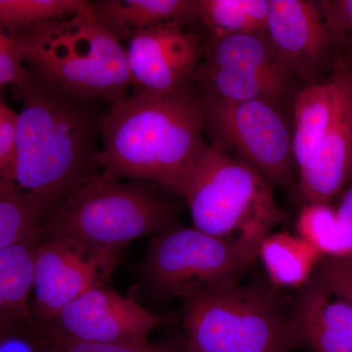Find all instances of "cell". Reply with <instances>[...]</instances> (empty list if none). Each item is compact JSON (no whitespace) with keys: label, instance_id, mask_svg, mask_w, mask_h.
<instances>
[{"label":"cell","instance_id":"obj_4","mask_svg":"<svg viewBox=\"0 0 352 352\" xmlns=\"http://www.w3.org/2000/svg\"><path fill=\"white\" fill-rule=\"evenodd\" d=\"M183 300V340L188 352H293L305 346L274 287L219 285Z\"/></svg>","mask_w":352,"mask_h":352},{"label":"cell","instance_id":"obj_21","mask_svg":"<svg viewBox=\"0 0 352 352\" xmlns=\"http://www.w3.org/2000/svg\"><path fill=\"white\" fill-rule=\"evenodd\" d=\"M270 0H197L196 21L210 36L265 32Z\"/></svg>","mask_w":352,"mask_h":352},{"label":"cell","instance_id":"obj_15","mask_svg":"<svg viewBox=\"0 0 352 352\" xmlns=\"http://www.w3.org/2000/svg\"><path fill=\"white\" fill-rule=\"evenodd\" d=\"M197 0H97L91 9L99 22L120 43L166 22L196 20Z\"/></svg>","mask_w":352,"mask_h":352},{"label":"cell","instance_id":"obj_20","mask_svg":"<svg viewBox=\"0 0 352 352\" xmlns=\"http://www.w3.org/2000/svg\"><path fill=\"white\" fill-rule=\"evenodd\" d=\"M38 242L0 250V318H29Z\"/></svg>","mask_w":352,"mask_h":352},{"label":"cell","instance_id":"obj_18","mask_svg":"<svg viewBox=\"0 0 352 352\" xmlns=\"http://www.w3.org/2000/svg\"><path fill=\"white\" fill-rule=\"evenodd\" d=\"M293 106V153L298 173L318 149L332 119V76L321 82H307L296 94Z\"/></svg>","mask_w":352,"mask_h":352},{"label":"cell","instance_id":"obj_3","mask_svg":"<svg viewBox=\"0 0 352 352\" xmlns=\"http://www.w3.org/2000/svg\"><path fill=\"white\" fill-rule=\"evenodd\" d=\"M8 34L32 75L60 94L109 107L131 95L126 47L99 22L91 7Z\"/></svg>","mask_w":352,"mask_h":352},{"label":"cell","instance_id":"obj_23","mask_svg":"<svg viewBox=\"0 0 352 352\" xmlns=\"http://www.w3.org/2000/svg\"><path fill=\"white\" fill-rule=\"evenodd\" d=\"M44 219L41 210L24 197L0 196V250L38 242Z\"/></svg>","mask_w":352,"mask_h":352},{"label":"cell","instance_id":"obj_22","mask_svg":"<svg viewBox=\"0 0 352 352\" xmlns=\"http://www.w3.org/2000/svg\"><path fill=\"white\" fill-rule=\"evenodd\" d=\"M90 7L87 0H0V27L7 32L21 31L85 12Z\"/></svg>","mask_w":352,"mask_h":352},{"label":"cell","instance_id":"obj_17","mask_svg":"<svg viewBox=\"0 0 352 352\" xmlns=\"http://www.w3.org/2000/svg\"><path fill=\"white\" fill-rule=\"evenodd\" d=\"M323 254L296 234L270 232L261 244L258 258L272 287L302 289L314 277Z\"/></svg>","mask_w":352,"mask_h":352},{"label":"cell","instance_id":"obj_16","mask_svg":"<svg viewBox=\"0 0 352 352\" xmlns=\"http://www.w3.org/2000/svg\"><path fill=\"white\" fill-rule=\"evenodd\" d=\"M201 96L228 102L271 100L282 104L291 91L289 78L200 64L190 78Z\"/></svg>","mask_w":352,"mask_h":352},{"label":"cell","instance_id":"obj_11","mask_svg":"<svg viewBox=\"0 0 352 352\" xmlns=\"http://www.w3.org/2000/svg\"><path fill=\"white\" fill-rule=\"evenodd\" d=\"M185 25L163 23L138 32L127 43L133 90L170 94L188 82L205 54V41Z\"/></svg>","mask_w":352,"mask_h":352},{"label":"cell","instance_id":"obj_2","mask_svg":"<svg viewBox=\"0 0 352 352\" xmlns=\"http://www.w3.org/2000/svg\"><path fill=\"white\" fill-rule=\"evenodd\" d=\"M102 173L175 190L210 143L198 90L191 80L170 94L133 90L104 110Z\"/></svg>","mask_w":352,"mask_h":352},{"label":"cell","instance_id":"obj_8","mask_svg":"<svg viewBox=\"0 0 352 352\" xmlns=\"http://www.w3.org/2000/svg\"><path fill=\"white\" fill-rule=\"evenodd\" d=\"M200 96L206 133L212 145L235 153L272 185L296 192L293 135L282 104L271 100L228 102Z\"/></svg>","mask_w":352,"mask_h":352},{"label":"cell","instance_id":"obj_7","mask_svg":"<svg viewBox=\"0 0 352 352\" xmlns=\"http://www.w3.org/2000/svg\"><path fill=\"white\" fill-rule=\"evenodd\" d=\"M258 251V245L175 224L153 237L140 277L155 295L182 298L195 289L238 283Z\"/></svg>","mask_w":352,"mask_h":352},{"label":"cell","instance_id":"obj_5","mask_svg":"<svg viewBox=\"0 0 352 352\" xmlns=\"http://www.w3.org/2000/svg\"><path fill=\"white\" fill-rule=\"evenodd\" d=\"M176 207L143 180L103 173L80 183L47 217L41 237L66 238L92 251L122 254L132 241L175 226Z\"/></svg>","mask_w":352,"mask_h":352},{"label":"cell","instance_id":"obj_25","mask_svg":"<svg viewBox=\"0 0 352 352\" xmlns=\"http://www.w3.org/2000/svg\"><path fill=\"white\" fill-rule=\"evenodd\" d=\"M44 352H188L183 338L133 344H85L64 337L50 325H41Z\"/></svg>","mask_w":352,"mask_h":352},{"label":"cell","instance_id":"obj_9","mask_svg":"<svg viewBox=\"0 0 352 352\" xmlns=\"http://www.w3.org/2000/svg\"><path fill=\"white\" fill-rule=\"evenodd\" d=\"M120 256L92 251L66 238L41 237L34 258L32 320L47 325L88 289L107 283Z\"/></svg>","mask_w":352,"mask_h":352},{"label":"cell","instance_id":"obj_10","mask_svg":"<svg viewBox=\"0 0 352 352\" xmlns=\"http://www.w3.org/2000/svg\"><path fill=\"white\" fill-rule=\"evenodd\" d=\"M170 319L103 285L69 303L47 325L85 344H133L149 340L150 333Z\"/></svg>","mask_w":352,"mask_h":352},{"label":"cell","instance_id":"obj_12","mask_svg":"<svg viewBox=\"0 0 352 352\" xmlns=\"http://www.w3.org/2000/svg\"><path fill=\"white\" fill-rule=\"evenodd\" d=\"M332 119L318 149L298 173L296 193L305 204H331L352 179V66L333 72Z\"/></svg>","mask_w":352,"mask_h":352},{"label":"cell","instance_id":"obj_1","mask_svg":"<svg viewBox=\"0 0 352 352\" xmlns=\"http://www.w3.org/2000/svg\"><path fill=\"white\" fill-rule=\"evenodd\" d=\"M14 89L23 108L16 122L13 192L46 219L76 186L101 173L104 111L51 89L30 69Z\"/></svg>","mask_w":352,"mask_h":352},{"label":"cell","instance_id":"obj_14","mask_svg":"<svg viewBox=\"0 0 352 352\" xmlns=\"http://www.w3.org/2000/svg\"><path fill=\"white\" fill-rule=\"evenodd\" d=\"M292 317L314 352H352V305L315 273L300 289Z\"/></svg>","mask_w":352,"mask_h":352},{"label":"cell","instance_id":"obj_28","mask_svg":"<svg viewBox=\"0 0 352 352\" xmlns=\"http://www.w3.org/2000/svg\"><path fill=\"white\" fill-rule=\"evenodd\" d=\"M315 274L335 295L344 298L352 305V256H323L317 265Z\"/></svg>","mask_w":352,"mask_h":352},{"label":"cell","instance_id":"obj_27","mask_svg":"<svg viewBox=\"0 0 352 352\" xmlns=\"http://www.w3.org/2000/svg\"><path fill=\"white\" fill-rule=\"evenodd\" d=\"M17 113L0 104V196L13 192Z\"/></svg>","mask_w":352,"mask_h":352},{"label":"cell","instance_id":"obj_24","mask_svg":"<svg viewBox=\"0 0 352 352\" xmlns=\"http://www.w3.org/2000/svg\"><path fill=\"white\" fill-rule=\"evenodd\" d=\"M296 231L324 256L337 254V217L331 204H305L296 219Z\"/></svg>","mask_w":352,"mask_h":352},{"label":"cell","instance_id":"obj_6","mask_svg":"<svg viewBox=\"0 0 352 352\" xmlns=\"http://www.w3.org/2000/svg\"><path fill=\"white\" fill-rule=\"evenodd\" d=\"M188 205L194 227L222 238L258 245L286 214L273 185L249 164L210 144L176 191Z\"/></svg>","mask_w":352,"mask_h":352},{"label":"cell","instance_id":"obj_30","mask_svg":"<svg viewBox=\"0 0 352 352\" xmlns=\"http://www.w3.org/2000/svg\"><path fill=\"white\" fill-rule=\"evenodd\" d=\"M29 75L13 38L0 27V88L21 85Z\"/></svg>","mask_w":352,"mask_h":352},{"label":"cell","instance_id":"obj_19","mask_svg":"<svg viewBox=\"0 0 352 352\" xmlns=\"http://www.w3.org/2000/svg\"><path fill=\"white\" fill-rule=\"evenodd\" d=\"M205 63L217 68L294 78L280 64L265 32L237 34L205 41Z\"/></svg>","mask_w":352,"mask_h":352},{"label":"cell","instance_id":"obj_31","mask_svg":"<svg viewBox=\"0 0 352 352\" xmlns=\"http://www.w3.org/2000/svg\"><path fill=\"white\" fill-rule=\"evenodd\" d=\"M336 210L337 217V254L333 258L352 256V184L342 192L339 206Z\"/></svg>","mask_w":352,"mask_h":352},{"label":"cell","instance_id":"obj_29","mask_svg":"<svg viewBox=\"0 0 352 352\" xmlns=\"http://www.w3.org/2000/svg\"><path fill=\"white\" fill-rule=\"evenodd\" d=\"M317 3L335 43H352V0H322Z\"/></svg>","mask_w":352,"mask_h":352},{"label":"cell","instance_id":"obj_13","mask_svg":"<svg viewBox=\"0 0 352 352\" xmlns=\"http://www.w3.org/2000/svg\"><path fill=\"white\" fill-rule=\"evenodd\" d=\"M265 36L280 64L293 78L314 80L335 41L318 3L270 0Z\"/></svg>","mask_w":352,"mask_h":352},{"label":"cell","instance_id":"obj_26","mask_svg":"<svg viewBox=\"0 0 352 352\" xmlns=\"http://www.w3.org/2000/svg\"><path fill=\"white\" fill-rule=\"evenodd\" d=\"M0 352H44L43 335L31 318H0Z\"/></svg>","mask_w":352,"mask_h":352},{"label":"cell","instance_id":"obj_32","mask_svg":"<svg viewBox=\"0 0 352 352\" xmlns=\"http://www.w3.org/2000/svg\"><path fill=\"white\" fill-rule=\"evenodd\" d=\"M351 66H352V59H351Z\"/></svg>","mask_w":352,"mask_h":352}]
</instances>
